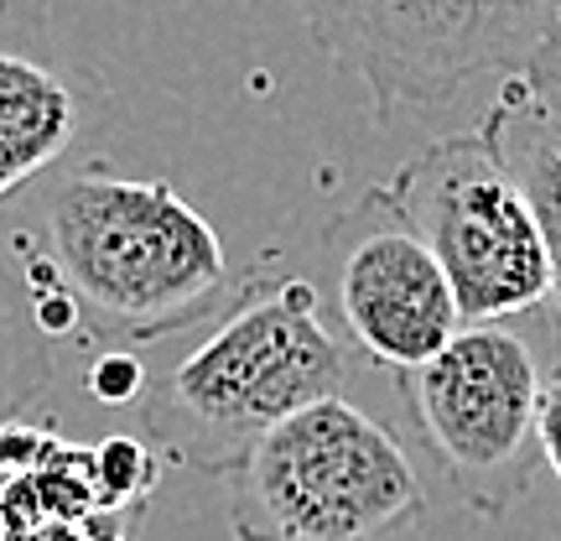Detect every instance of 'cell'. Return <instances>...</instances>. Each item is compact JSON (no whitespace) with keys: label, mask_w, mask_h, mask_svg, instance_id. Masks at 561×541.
<instances>
[{"label":"cell","mask_w":561,"mask_h":541,"mask_svg":"<svg viewBox=\"0 0 561 541\" xmlns=\"http://www.w3.org/2000/svg\"><path fill=\"white\" fill-rule=\"evenodd\" d=\"M89 396L104 406H125V402H140L146 396V370H140V360L130 354V349H104L100 360L89 364Z\"/></svg>","instance_id":"12"},{"label":"cell","mask_w":561,"mask_h":541,"mask_svg":"<svg viewBox=\"0 0 561 541\" xmlns=\"http://www.w3.org/2000/svg\"><path fill=\"white\" fill-rule=\"evenodd\" d=\"M11 256L47 339L104 349L182 334L229 313L244 271L219 229L167 178H125L110 161L37 178V240Z\"/></svg>","instance_id":"1"},{"label":"cell","mask_w":561,"mask_h":541,"mask_svg":"<svg viewBox=\"0 0 561 541\" xmlns=\"http://www.w3.org/2000/svg\"><path fill=\"white\" fill-rule=\"evenodd\" d=\"M58 375V343L37 328L11 250L0 245V421H21Z\"/></svg>","instance_id":"10"},{"label":"cell","mask_w":561,"mask_h":541,"mask_svg":"<svg viewBox=\"0 0 561 541\" xmlns=\"http://www.w3.org/2000/svg\"><path fill=\"white\" fill-rule=\"evenodd\" d=\"M541 385L536 349L510 323H468L401 375L405 417L458 505L483 521L510 516L541 469Z\"/></svg>","instance_id":"5"},{"label":"cell","mask_w":561,"mask_h":541,"mask_svg":"<svg viewBox=\"0 0 561 541\" xmlns=\"http://www.w3.org/2000/svg\"><path fill=\"white\" fill-rule=\"evenodd\" d=\"M224 484L240 541H385L426 510L396 427L348 396H322L276 421Z\"/></svg>","instance_id":"3"},{"label":"cell","mask_w":561,"mask_h":541,"mask_svg":"<svg viewBox=\"0 0 561 541\" xmlns=\"http://www.w3.org/2000/svg\"><path fill=\"white\" fill-rule=\"evenodd\" d=\"M348 360L322 313L318 281L250 266L244 292L214 334L146 385L140 421L167 463L229 474L255 442L301 406L343 396Z\"/></svg>","instance_id":"2"},{"label":"cell","mask_w":561,"mask_h":541,"mask_svg":"<svg viewBox=\"0 0 561 541\" xmlns=\"http://www.w3.org/2000/svg\"><path fill=\"white\" fill-rule=\"evenodd\" d=\"M380 188L447 277L462 328L546 307L551 277L536 219L479 131L426 140Z\"/></svg>","instance_id":"6"},{"label":"cell","mask_w":561,"mask_h":541,"mask_svg":"<svg viewBox=\"0 0 561 541\" xmlns=\"http://www.w3.org/2000/svg\"><path fill=\"white\" fill-rule=\"evenodd\" d=\"M79 136V94L53 68L0 53V203L37 182Z\"/></svg>","instance_id":"9"},{"label":"cell","mask_w":561,"mask_h":541,"mask_svg":"<svg viewBox=\"0 0 561 541\" xmlns=\"http://www.w3.org/2000/svg\"><path fill=\"white\" fill-rule=\"evenodd\" d=\"M301 16L385 125L401 104H442L483 74H520L561 0H301Z\"/></svg>","instance_id":"4"},{"label":"cell","mask_w":561,"mask_h":541,"mask_svg":"<svg viewBox=\"0 0 561 541\" xmlns=\"http://www.w3.org/2000/svg\"><path fill=\"white\" fill-rule=\"evenodd\" d=\"M536 442H541V463L561 480V364L557 375L541 385V412H536Z\"/></svg>","instance_id":"14"},{"label":"cell","mask_w":561,"mask_h":541,"mask_svg":"<svg viewBox=\"0 0 561 541\" xmlns=\"http://www.w3.org/2000/svg\"><path fill=\"white\" fill-rule=\"evenodd\" d=\"M89 480H94V495L100 505H115V510H130V505H146V495L157 489V453L136 438H104L94 453H89Z\"/></svg>","instance_id":"11"},{"label":"cell","mask_w":561,"mask_h":541,"mask_svg":"<svg viewBox=\"0 0 561 541\" xmlns=\"http://www.w3.org/2000/svg\"><path fill=\"white\" fill-rule=\"evenodd\" d=\"M515 79H520L536 100H546L551 110H561V16H557V26L541 37V47L520 63V74H515Z\"/></svg>","instance_id":"13"},{"label":"cell","mask_w":561,"mask_h":541,"mask_svg":"<svg viewBox=\"0 0 561 541\" xmlns=\"http://www.w3.org/2000/svg\"><path fill=\"white\" fill-rule=\"evenodd\" d=\"M322 286L328 318L343 343L380 370H416L462 328L453 286L426 245L390 208L385 188H369L322 224Z\"/></svg>","instance_id":"7"},{"label":"cell","mask_w":561,"mask_h":541,"mask_svg":"<svg viewBox=\"0 0 561 541\" xmlns=\"http://www.w3.org/2000/svg\"><path fill=\"white\" fill-rule=\"evenodd\" d=\"M483 146L500 157V167L515 178L525 208L536 219L546 250V318L557 328L561 343V110H551L546 100H536L515 74L500 83L494 104L483 110L479 121Z\"/></svg>","instance_id":"8"}]
</instances>
